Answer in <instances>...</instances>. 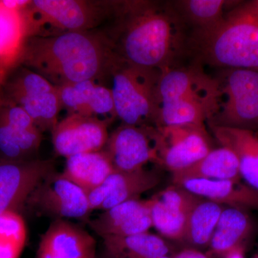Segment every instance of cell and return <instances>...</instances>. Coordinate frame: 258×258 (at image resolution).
Wrapping results in <instances>:
<instances>
[{
    "instance_id": "cell-31",
    "label": "cell",
    "mask_w": 258,
    "mask_h": 258,
    "mask_svg": "<svg viewBox=\"0 0 258 258\" xmlns=\"http://www.w3.org/2000/svg\"><path fill=\"white\" fill-rule=\"evenodd\" d=\"M226 258H244L242 247H237L225 254Z\"/></svg>"
},
{
    "instance_id": "cell-2",
    "label": "cell",
    "mask_w": 258,
    "mask_h": 258,
    "mask_svg": "<svg viewBox=\"0 0 258 258\" xmlns=\"http://www.w3.org/2000/svg\"><path fill=\"white\" fill-rule=\"evenodd\" d=\"M118 59L106 34L91 30L27 37L15 64L58 88L86 81L101 83L111 77Z\"/></svg>"
},
{
    "instance_id": "cell-21",
    "label": "cell",
    "mask_w": 258,
    "mask_h": 258,
    "mask_svg": "<svg viewBox=\"0 0 258 258\" xmlns=\"http://www.w3.org/2000/svg\"><path fill=\"white\" fill-rule=\"evenodd\" d=\"M171 174L175 185L188 179H242L237 157L230 149L221 146L212 149L193 165Z\"/></svg>"
},
{
    "instance_id": "cell-14",
    "label": "cell",
    "mask_w": 258,
    "mask_h": 258,
    "mask_svg": "<svg viewBox=\"0 0 258 258\" xmlns=\"http://www.w3.org/2000/svg\"><path fill=\"white\" fill-rule=\"evenodd\" d=\"M202 198L173 184L149 199L152 227L167 238L181 241L186 223Z\"/></svg>"
},
{
    "instance_id": "cell-27",
    "label": "cell",
    "mask_w": 258,
    "mask_h": 258,
    "mask_svg": "<svg viewBox=\"0 0 258 258\" xmlns=\"http://www.w3.org/2000/svg\"><path fill=\"white\" fill-rule=\"evenodd\" d=\"M227 3L224 0H185L176 3L175 10L185 23L196 28L195 31H203L221 23Z\"/></svg>"
},
{
    "instance_id": "cell-22",
    "label": "cell",
    "mask_w": 258,
    "mask_h": 258,
    "mask_svg": "<svg viewBox=\"0 0 258 258\" xmlns=\"http://www.w3.org/2000/svg\"><path fill=\"white\" fill-rule=\"evenodd\" d=\"M114 171L104 150L82 153L66 159L62 174L89 192L99 186Z\"/></svg>"
},
{
    "instance_id": "cell-23",
    "label": "cell",
    "mask_w": 258,
    "mask_h": 258,
    "mask_svg": "<svg viewBox=\"0 0 258 258\" xmlns=\"http://www.w3.org/2000/svg\"><path fill=\"white\" fill-rule=\"evenodd\" d=\"M250 228L249 217L242 209L224 208L209 245L210 253L227 254L241 247Z\"/></svg>"
},
{
    "instance_id": "cell-17",
    "label": "cell",
    "mask_w": 258,
    "mask_h": 258,
    "mask_svg": "<svg viewBox=\"0 0 258 258\" xmlns=\"http://www.w3.org/2000/svg\"><path fill=\"white\" fill-rule=\"evenodd\" d=\"M57 88L68 115L89 117L108 125L117 118L111 88L101 83L86 81Z\"/></svg>"
},
{
    "instance_id": "cell-32",
    "label": "cell",
    "mask_w": 258,
    "mask_h": 258,
    "mask_svg": "<svg viewBox=\"0 0 258 258\" xmlns=\"http://www.w3.org/2000/svg\"><path fill=\"white\" fill-rule=\"evenodd\" d=\"M252 5V8H254V10H255L256 13L258 14V1L254 2V3H251Z\"/></svg>"
},
{
    "instance_id": "cell-24",
    "label": "cell",
    "mask_w": 258,
    "mask_h": 258,
    "mask_svg": "<svg viewBox=\"0 0 258 258\" xmlns=\"http://www.w3.org/2000/svg\"><path fill=\"white\" fill-rule=\"evenodd\" d=\"M223 209L220 204L203 198L195 205L188 219L182 240L189 245L186 248L200 251L208 248Z\"/></svg>"
},
{
    "instance_id": "cell-6",
    "label": "cell",
    "mask_w": 258,
    "mask_h": 258,
    "mask_svg": "<svg viewBox=\"0 0 258 258\" xmlns=\"http://www.w3.org/2000/svg\"><path fill=\"white\" fill-rule=\"evenodd\" d=\"M161 71L127 63L120 59L111 73L112 95L117 118L123 124L157 128Z\"/></svg>"
},
{
    "instance_id": "cell-15",
    "label": "cell",
    "mask_w": 258,
    "mask_h": 258,
    "mask_svg": "<svg viewBox=\"0 0 258 258\" xmlns=\"http://www.w3.org/2000/svg\"><path fill=\"white\" fill-rule=\"evenodd\" d=\"M161 182V175L154 170L113 171L99 186L88 192L92 210H105L129 200H138Z\"/></svg>"
},
{
    "instance_id": "cell-34",
    "label": "cell",
    "mask_w": 258,
    "mask_h": 258,
    "mask_svg": "<svg viewBox=\"0 0 258 258\" xmlns=\"http://www.w3.org/2000/svg\"><path fill=\"white\" fill-rule=\"evenodd\" d=\"M254 258H258V255L257 256V257H254Z\"/></svg>"
},
{
    "instance_id": "cell-7",
    "label": "cell",
    "mask_w": 258,
    "mask_h": 258,
    "mask_svg": "<svg viewBox=\"0 0 258 258\" xmlns=\"http://www.w3.org/2000/svg\"><path fill=\"white\" fill-rule=\"evenodd\" d=\"M5 72L0 77V98L22 108L42 133L52 132L62 110L57 87L22 64Z\"/></svg>"
},
{
    "instance_id": "cell-12",
    "label": "cell",
    "mask_w": 258,
    "mask_h": 258,
    "mask_svg": "<svg viewBox=\"0 0 258 258\" xmlns=\"http://www.w3.org/2000/svg\"><path fill=\"white\" fill-rule=\"evenodd\" d=\"M42 133L20 107L0 98V158L10 161L35 159Z\"/></svg>"
},
{
    "instance_id": "cell-25",
    "label": "cell",
    "mask_w": 258,
    "mask_h": 258,
    "mask_svg": "<svg viewBox=\"0 0 258 258\" xmlns=\"http://www.w3.org/2000/svg\"><path fill=\"white\" fill-rule=\"evenodd\" d=\"M105 247L123 258H174L170 245L159 236L149 233L103 239Z\"/></svg>"
},
{
    "instance_id": "cell-8",
    "label": "cell",
    "mask_w": 258,
    "mask_h": 258,
    "mask_svg": "<svg viewBox=\"0 0 258 258\" xmlns=\"http://www.w3.org/2000/svg\"><path fill=\"white\" fill-rule=\"evenodd\" d=\"M26 205L55 220H85L93 211L87 191L56 171L37 185Z\"/></svg>"
},
{
    "instance_id": "cell-26",
    "label": "cell",
    "mask_w": 258,
    "mask_h": 258,
    "mask_svg": "<svg viewBox=\"0 0 258 258\" xmlns=\"http://www.w3.org/2000/svg\"><path fill=\"white\" fill-rule=\"evenodd\" d=\"M25 40L20 10L0 1V63L9 69L16 62Z\"/></svg>"
},
{
    "instance_id": "cell-28",
    "label": "cell",
    "mask_w": 258,
    "mask_h": 258,
    "mask_svg": "<svg viewBox=\"0 0 258 258\" xmlns=\"http://www.w3.org/2000/svg\"><path fill=\"white\" fill-rule=\"evenodd\" d=\"M27 240V227L17 211L0 215V258H19Z\"/></svg>"
},
{
    "instance_id": "cell-13",
    "label": "cell",
    "mask_w": 258,
    "mask_h": 258,
    "mask_svg": "<svg viewBox=\"0 0 258 258\" xmlns=\"http://www.w3.org/2000/svg\"><path fill=\"white\" fill-rule=\"evenodd\" d=\"M109 125L89 117L68 115L51 132L54 150L69 158L82 153L103 150L108 141Z\"/></svg>"
},
{
    "instance_id": "cell-10",
    "label": "cell",
    "mask_w": 258,
    "mask_h": 258,
    "mask_svg": "<svg viewBox=\"0 0 258 258\" xmlns=\"http://www.w3.org/2000/svg\"><path fill=\"white\" fill-rule=\"evenodd\" d=\"M157 139V128L122 123L109 134L103 150L114 171L139 170L149 162L159 164Z\"/></svg>"
},
{
    "instance_id": "cell-4",
    "label": "cell",
    "mask_w": 258,
    "mask_h": 258,
    "mask_svg": "<svg viewBox=\"0 0 258 258\" xmlns=\"http://www.w3.org/2000/svg\"><path fill=\"white\" fill-rule=\"evenodd\" d=\"M192 45L212 66L258 71V14L251 4L233 10L215 28L195 31Z\"/></svg>"
},
{
    "instance_id": "cell-19",
    "label": "cell",
    "mask_w": 258,
    "mask_h": 258,
    "mask_svg": "<svg viewBox=\"0 0 258 258\" xmlns=\"http://www.w3.org/2000/svg\"><path fill=\"white\" fill-rule=\"evenodd\" d=\"M208 123L220 145L230 149L237 157L241 179L258 191V132Z\"/></svg>"
},
{
    "instance_id": "cell-16",
    "label": "cell",
    "mask_w": 258,
    "mask_h": 258,
    "mask_svg": "<svg viewBox=\"0 0 258 258\" xmlns=\"http://www.w3.org/2000/svg\"><path fill=\"white\" fill-rule=\"evenodd\" d=\"M88 225L103 240L146 233L152 227L149 200L138 199L115 205L89 220Z\"/></svg>"
},
{
    "instance_id": "cell-9",
    "label": "cell",
    "mask_w": 258,
    "mask_h": 258,
    "mask_svg": "<svg viewBox=\"0 0 258 258\" xmlns=\"http://www.w3.org/2000/svg\"><path fill=\"white\" fill-rule=\"evenodd\" d=\"M157 128L158 164L171 173L193 165L213 149L205 125H171Z\"/></svg>"
},
{
    "instance_id": "cell-11",
    "label": "cell",
    "mask_w": 258,
    "mask_h": 258,
    "mask_svg": "<svg viewBox=\"0 0 258 258\" xmlns=\"http://www.w3.org/2000/svg\"><path fill=\"white\" fill-rule=\"evenodd\" d=\"M52 159L10 161L0 158V215L17 211L45 176L55 171Z\"/></svg>"
},
{
    "instance_id": "cell-33",
    "label": "cell",
    "mask_w": 258,
    "mask_h": 258,
    "mask_svg": "<svg viewBox=\"0 0 258 258\" xmlns=\"http://www.w3.org/2000/svg\"><path fill=\"white\" fill-rule=\"evenodd\" d=\"M258 128V123H257V125H256V126L254 127V128Z\"/></svg>"
},
{
    "instance_id": "cell-18",
    "label": "cell",
    "mask_w": 258,
    "mask_h": 258,
    "mask_svg": "<svg viewBox=\"0 0 258 258\" xmlns=\"http://www.w3.org/2000/svg\"><path fill=\"white\" fill-rule=\"evenodd\" d=\"M36 258H97L94 237L66 220H55L42 235Z\"/></svg>"
},
{
    "instance_id": "cell-1",
    "label": "cell",
    "mask_w": 258,
    "mask_h": 258,
    "mask_svg": "<svg viewBox=\"0 0 258 258\" xmlns=\"http://www.w3.org/2000/svg\"><path fill=\"white\" fill-rule=\"evenodd\" d=\"M111 31L104 32L115 55L145 69L174 67L185 47V23L175 8L150 1L117 2Z\"/></svg>"
},
{
    "instance_id": "cell-3",
    "label": "cell",
    "mask_w": 258,
    "mask_h": 258,
    "mask_svg": "<svg viewBox=\"0 0 258 258\" xmlns=\"http://www.w3.org/2000/svg\"><path fill=\"white\" fill-rule=\"evenodd\" d=\"M157 128L205 125L220 106V83L197 68H169L161 71Z\"/></svg>"
},
{
    "instance_id": "cell-30",
    "label": "cell",
    "mask_w": 258,
    "mask_h": 258,
    "mask_svg": "<svg viewBox=\"0 0 258 258\" xmlns=\"http://www.w3.org/2000/svg\"><path fill=\"white\" fill-rule=\"evenodd\" d=\"M97 258H123L119 254H117L114 251L105 247L103 252L100 254L99 257Z\"/></svg>"
},
{
    "instance_id": "cell-29",
    "label": "cell",
    "mask_w": 258,
    "mask_h": 258,
    "mask_svg": "<svg viewBox=\"0 0 258 258\" xmlns=\"http://www.w3.org/2000/svg\"><path fill=\"white\" fill-rule=\"evenodd\" d=\"M174 258H209L208 254L202 251L191 248H184L174 254Z\"/></svg>"
},
{
    "instance_id": "cell-20",
    "label": "cell",
    "mask_w": 258,
    "mask_h": 258,
    "mask_svg": "<svg viewBox=\"0 0 258 258\" xmlns=\"http://www.w3.org/2000/svg\"><path fill=\"white\" fill-rule=\"evenodd\" d=\"M177 185L222 206L258 209V191L241 180L188 179Z\"/></svg>"
},
{
    "instance_id": "cell-5",
    "label": "cell",
    "mask_w": 258,
    "mask_h": 258,
    "mask_svg": "<svg viewBox=\"0 0 258 258\" xmlns=\"http://www.w3.org/2000/svg\"><path fill=\"white\" fill-rule=\"evenodd\" d=\"M116 1L33 0L20 10L25 39L91 31L114 14Z\"/></svg>"
}]
</instances>
